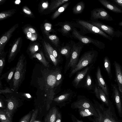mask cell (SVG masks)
I'll list each match as a JSON object with an SVG mask.
<instances>
[{
  "label": "cell",
  "instance_id": "12",
  "mask_svg": "<svg viewBox=\"0 0 122 122\" xmlns=\"http://www.w3.org/2000/svg\"><path fill=\"white\" fill-rule=\"evenodd\" d=\"M113 94L114 102L120 117L122 116V107L120 96L119 91L115 85L112 84Z\"/></svg>",
  "mask_w": 122,
  "mask_h": 122
},
{
  "label": "cell",
  "instance_id": "48",
  "mask_svg": "<svg viewBox=\"0 0 122 122\" xmlns=\"http://www.w3.org/2000/svg\"><path fill=\"white\" fill-rule=\"evenodd\" d=\"M45 28L46 30H49L50 29V28L47 26H46Z\"/></svg>",
  "mask_w": 122,
  "mask_h": 122
},
{
  "label": "cell",
  "instance_id": "40",
  "mask_svg": "<svg viewBox=\"0 0 122 122\" xmlns=\"http://www.w3.org/2000/svg\"><path fill=\"white\" fill-rule=\"evenodd\" d=\"M7 14H5L4 13H2L0 14V19H2L6 17L7 16H8Z\"/></svg>",
  "mask_w": 122,
  "mask_h": 122
},
{
  "label": "cell",
  "instance_id": "46",
  "mask_svg": "<svg viewBox=\"0 0 122 122\" xmlns=\"http://www.w3.org/2000/svg\"><path fill=\"white\" fill-rule=\"evenodd\" d=\"M47 4L45 3H43L42 5V6L44 8L46 7L47 6Z\"/></svg>",
  "mask_w": 122,
  "mask_h": 122
},
{
  "label": "cell",
  "instance_id": "45",
  "mask_svg": "<svg viewBox=\"0 0 122 122\" xmlns=\"http://www.w3.org/2000/svg\"><path fill=\"white\" fill-rule=\"evenodd\" d=\"M0 107H3V102H2V101L0 99Z\"/></svg>",
  "mask_w": 122,
  "mask_h": 122
},
{
  "label": "cell",
  "instance_id": "31",
  "mask_svg": "<svg viewBox=\"0 0 122 122\" xmlns=\"http://www.w3.org/2000/svg\"><path fill=\"white\" fill-rule=\"evenodd\" d=\"M0 119L1 122H12L11 119L4 110H0Z\"/></svg>",
  "mask_w": 122,
  "mask_h": 122
},
{
  "label": "cell",
  "instance_id": "33",
  "mask_svg": "<svg viewBox=\"0 0 122 122\" xmlns=\"http://www.w3.org/2000/svg\"><path fill=\"white\" fill-rule=\"evenodd\" d=\"M57 68L56 79L57 85L58 86L60 85L62 83V77L61 69L60 68Z\"/></svg>",
  "mask_w": 122,
  "mask_h": 122
},
{
  "label": "cell",
  "instance_id": "41",
  "mask_svg": "<svg viewBox=\"0 0 122 122\" xmlns=\"http://www.w3.org/2000/svg\"><path fill=\"white\" fill-rule=\"evenodd\" d=\"M28 30L29 32L32 33H34L36 32L35 30L32 28H29L28 29Z\"/></svg>",
  "mask_w": 122,
  "mask_h": 122
},
{
  "label": "cell",
  "instance_id": "51",
  "mask_svg": "<svg viewBox=\"0 0 122 122\" xmlns=\"http://www.w3.org/2000/svg\"><path fill=\"white\" fill-rule=\"evenodd\" d=\"M118 25L119 26H122V21L120 22L118 24Z\"/></svg>",
  "mask_w": 122,
  "mask_h": 122
},
{
  "label": "cell",
  "instance_id": "49",
  "mask_svg": "<svg viewBox=\"0 0 122 122\" xmlns=\"http://www.w3.org/2000/svg\"><path fill=\"white\" fill-rule=\"evenodd\" d=\"M2 84H1V80H0V89H1V88H2Z\"/></svg>",
  "mask_w": 122,
  "mask_h": 122
},
{
  "label": "cell",
  "instance_id": "27",
  "mask_svg": "<svg viewBox=\"0 0 122 122\" xmlns=\"http://www.w3.org/2000/svg\"><path fill=\"white\" fill-rule=\"evenodd\" d=\"M15 69V66L12 68L8 71L2 75L0 79L1 80L3 78H5L7 82H9L11 79L14 74Z\"/></svg>",
  "mask_w": 122,
  "mask_h": 122
},
{
  "label": "cell",
  "instance_id": "53",
  "mask_svg": "<svg viewBox=\"0 0 122 122\" xmlns=\"http://www.w3.org/2000/svg\"></svg>",
  "mask_w": 122,
  "mask_h": 122
},
{
  "label": "cell",
  "instance_id": "11",
  "mask_svg": "<svg viewBox=\"0 0 122 122\" xmlns=\"http://www.w3.org/2000/svg\"><path fill=\"white\" fill-rule=\"evenodd\" d=\"M7 106L5 110L9 117L12 119V117L15 110L18 107L19 102L16 98L12 96L6 100Z\"/></svg>",
  "mask_w": 122,
  "mask_h": 122
},
{
  "label": "cell",
  "instance_id": "47",
  "mask_svg": "<svg viewBox=\"0 0 122 122\" xmlns=\"http://www.w3.org/2000/svg\"><path fill=\"white\" fill-rule=\"evenodd\" d=\"M20 2V0H17L15 1V3L16 4H19Z\"/></svg>",
  "mask_w": 122,
  "mask_h": 122
},
{
  "label": "cell",
  "instance_id": "22",
  "mask_svg": "<svg viewBox=\"0 0 122 122\" xmlns=\"http://www.w3.org/2000/svg\"><path fill=\"white\" fill-rule=\"evenodd\" d=\"M62 23L60 31L63 36L67 35L70 32L72 31L74 27L71 24L68 22Z\"/></svg>",
  "mask_w": 122,
  "mask_h": 122
},
{
  "label": "cell",
  "instance_id": "30",
  "mask_svg": "<svg viewBox=\"0 0 122 122\" xmlns=\"http://www.w3.org/2000/svg\"><path fill=\"white\" fill-rule=\"evenodd\" d=\"M69 0H56L51 3L50 7L51 10H54L63 4L68 2Z\"/></svg>",
  "mask_w": 122,
  "mask_h": 122
},
{
  "label": "cell",
  "instance_id": "7",
  "mask_svg": "<svg viewBox=\"0 0 122 122\" xmlns=\"http://www.w3.org/2000/svg\"><path fill=\"white\" fill-rule=\"evenodd\" d=\"M72 34L74 38L84 44L91 43L101 49L105 47V44L102 42L81 34L75 27L72 32Z\"/></svg>",
  "mask_w": 122,
  "mask_h": 122
},
{
  "label": "cell",
  "instance_id": "14",
  "mask_svg": "<svg viewBox=\"0 0 122 122\" xmlns=\"http://www.w3.org/2000/svg\"><path fill=\"white\" fill-rule=\"evenodd\" d=\"M94 64L88 66L83 70L79 72L73 81L72 83L75 87H77L79 85L80 81L86 75L92 67Z\"/></svg>",
  "mask_w": 122,
  "mask_h": 122
},
{
  "label": "cell",
  "instance_id": "5",
  "mask_svg": "<svg viewBox=\"0 0 122 122\" xmlns=\"http://www.w3.org/2000/svg\"><path fill=\"white\" fill-rule=\"evenodd\" d=\"M76 22L80 29V31L79 32L82 35L91 33L100 35L110 41H112V37L98 28L85 20H78Z\"/></svg>",
  "mask_w": 122,
  "mask_h": 122
},
{
  "label": "cell",
  "instance_id": "42",
  "mask_svg": "<svg viewBox=\"0 0 122 122\" xmlns=\"http://www.w3.org/2000/svg\"><path fill=\"white\" fill-rule=\"evenodd\" d=\"M23 10L25 13L28 14H30L31 13V12L30 11L28 10L25 9H24Z\"/></svg>",
  "mask_w": 122,
  "mask_h": 122
},
{
  "label": "cell",
  "instance_id": "24",
  "mask_svg": "<svg viewBox=\"0 0 122 122\" xmlns=\"http://www.w3.org/2000/svg\"><path fill=\"white\" fill-rule=\"evenodd\" d=\"M104 66L109 77H112L111 62L109 58L107 56H105L104 59Z\"/></svg>",
  "mask_w": 122,
  "mask_h": 122
},
{
  "label": "cell",
  "instance_id": "2",
  "mask_svg": "<svg viewBox=\"0 0 122 122\" xmlns=\"http://www.w3.org/2000/svg\"><path fill=\"white\" fill-rule=\"evenodd\" d=\"M27 64L25 57L22 54L18 59L13 78V89L15 91H17L25 79Z\"/></svg>",
  "mask_w": 122,
  "mask_h": 122
},
{
  "label": "cell",
  "instance_id": "15",
  "mask_svg": "<svg viewBox=\"0 0 122 122\" xmlns=\"http://www.w3.org/2000/svg\"><path fill=\"white\" fill-rule=\"evenodd\" d=\"M114 65L119 90L122 96V67L119 63L115 61L114 62Z\"/></svg>",
  "mask_w": 122,
  "mask_h": 122
},
{
  "label": "cell",
  "instance_id": "17",
  "mask_svg": "<svg viewBox=\"0 0 122 122\" xmlns=\"http://www.w3.org/2000/svg\"><path fill=\"white\" fill-rule=\"evenodd\" d=\"M73 95V93L71 90L67 91L59 96L54 98L53 100L58 103H63L70 100Z\"/></svg>",
  "mask_w": 122,
  "mask_h": 122
},
{
  "label": "cell",
  "instance_id": "36",
  "mask_svg": "<svg viewBox=\"0 0 122 122\" xmlns=\"http://www.w3.org/2000/svg\"><path fill=\"white\" fill-rule=\"evenodd\" d=\"M38 110L36 109L32 113L30 122H35L37 116Z\"/></svg>",
  "mask_w": 122,
  "mask_h": 122
},
{
  "label": "cell",
  "instance_id": "20",
  "mask_svg": "<svg viewBox=\"0 0 122 122\" xmlns=\"http://www.w3.org/2000/svg\"><path fill=\"white\" fill-rule=\"evenodd\" d=\"M58 111L55 107L50 111L44 119L45 122H55Z\"/></svg>",
  "mask_w": 122,
  "mask_h": 122
},
{
  "label": "cell",
  "instance_id": "26",
  "mask_svg": "<svg viewBox=\"0 0 122 122\" xmlns=\"http://www.w3.org/2000/svg\"><path fill=\"white\" fill-rule=\"evenodd\" d=\"M85 6V4L83 2H80L73 7L72 9V12L74 14H80L83 12Z\"/></svg>",
  "mask_w": 122,
  "mask_h": 122
},
{
  "label": "cell",
  "instance_id": "29",
  "mask_svg": "<svg viewBox=\"0 0 122 122\" xmlns=\"http://www.w3.org/2000/svg\"><path fill=\"white\" fill-rule=\"evenodd\" d=\"M85 86L88 90H91L93 88V81L91 76L89 72L86 76Z\"/></svg>",
  "mask_w": 122,
  "mask_h": 122
},
{
  "label": "cell",
  "instance_id": "52",
  "mask_svg": "<svg viewBox=\"0 0 122 122\" xmlns=\"http://www.w3.org/2000/svg\"><path fill=\"white\" fill-rule=\"evenodd\" d=\"M76 122H83L82 121L80 120L77 119H76Z\"/></svg>",
  "mask_w": 122,
  "mask_h": 122
},
{
  "label": "cell",
  "instance_id": "23",
  "mask_svg": "<svg viewBox=\"0 0 122 122\" xmlns=\"http://www.w3.org/2000/svg\"><path fill=\"white\" fill-rule=\"evenodd\" d=\"M34 58H37L44 66L47 67H49V63L47 61L41 51H40L38 53H36L31 58L32 59Z\"/></svg>",
  "mask_w": 122,
  "mask_h": 122
},
{
  "label": "cell",
  "instance_id": "19",
  "mask_svg": "<svg viewBox=\"0 0 122 122\" xmlns=\"http://www.w3.org/2000/svg\"><path fill=\"white\" fill-rule=\"evenodd\" d=\"M73 42L71 41V43H67L65 46L59 48L58 51L59 54L65 56L66 59L70 58L71 54Z\"/></svg>",
  "mask_w": 122,
  "mask_h": 122
},
{
  "label": "cell",
  "instance_id": "28",
  "mask_svg": "<svg viewBox=\"0 0 122 122\" xmlns=\"http://www.w3.org/2000/svg\"><path fill=\"white\" fill-rule=\"evenodd\" d=\"M70 3L71 2H70L66 3L59 7L52 15V19H55L59 16L66 10L70 5Z\"/></svg>",
  "mask_w": 122,
  "mask_h": 122
},
{
  "label": "cell",
  "instance_id": "25",
  "mask_svg": "<svg viewBox=\"0 0 122 122\" xmlns=\"http://www.w3.org/2000/svg\"><path fill=\"white\" fill-rule=\"evenodd\" d=\"M45 48L56 59L60 60L61 55L58 52L55 50L48 43H46L45 42Z\"/></svg>",
  "mask_w": 122,
  "mask_h": 122
},
{
  "label": "cell",
  "instance_id": "38",
  "mask_svg": "<svg viewBox=\"0 0 122 122\" xmlns=\"http://www.w3.org/2000/svg\"><path fill=\"white\" fill-rule=\"evenodd\" d=\"M61 113L58 111L55 122H61Z\"/></svg>",
  "mask_w": 122,
  "mask_h": 122
},
{
  "label": "cell",
  "instance_id": "6",
  "mask_svg": "<svg viewBox=\"0 0 122 122\" xmlns=\"http://www.w3.org/2000/svg\"><path fill=\"white\" fill-rule=\"evenodd\" d=\"M73 42L69 61L65 67V73L70 68L71 71L76 65L81 52L84 45L81 42L76 44Z\"/></svg>",
  "mask_w": 122,
  "mask_h": 122
},
{
  "label": "cell",
  "instance_id": "4",
  "mask_svg": "<svg viewBox=\"0 0 122 122\" xmlns=\"http://www.w3.org/2000/svg\"><path fill=\"white\" fill-rule=\"evenodd\" d=\"M95 109L98 113L97 117L93 116L92 122H118L114 118L110 107L105 108L103 105L93 100Z\"/></svg>",
  "mask_w": 122,
  "mask_h": 122
},
{
  "label": "cell",
  "instance_id": "50",
  "mask_svg": "<svg viewBox=\"0 0 122 122\" xmlns=\"http://www.w3.org/2000/svg\"><path fill=\"white\" fill-rule=\"evenodd\" d=\"M25 94L26 96H27L28 98L30 97L31 96L29 94Z\"/></svg>",
  "mask_w": 122,
  "mask_h": 122
},
{
  "label": "cell",
  "instance_id": "1",
  "mask_svg": "<svg viewBox=\"0 0 122 122\" xmlns=\"http://www.w3.org/2000/svg\"><path fill=\"white\" fill-rule=\"evenodd\" d=\"M57 68L54 70H49L47 68L41 72L42 75V80L44 82V91L46 97V109H49L55 94V90L57 86L56 79Z\"/></svg>",
  "mask_w": 122,
  "mask_h": 122
},
{
  "label": "cell",
  "instance_id": "39",
  "mask_svg": "<svg viewBox=\"0 0 122 122\" xmlns=\"http://www.w3.org/2000/svg\"><path fill=\"white\" fill-rule=\"evenodd\" d=\"M112 1L122 8V0H112Z\"/></svg>",
  "mask_w": 122,
  "mask_h": 122
},
{
  "label": "cell",
  "instance_id": "16",
  "mask_svg": "<svg viewBox=\"0 0 122 122\" xmlns=\"http://www.w3.org/2000/svg\"><path fill=\"white\" fill-rule=\"evenodd\" d=\"M94 91L96 97L107 106H109V101L105 93L99 87L95 86Z\"/></svg>",
  "mask_w": 122,
  "mask_h": 122
},
{
  "label": "cell",
  "instance_id": "8",
  "mask_svg": "<svg viewBox=\"0 0 122 122\" xmlns=\"http://www.w3.org/2000/svg\"><path fill=\"white\" fill-rule=\"evenodd\" d=\"M91 18L93 21L98 22V19L111 21L113 18L110 16L108 12L102 8H97L92 10L91 12Z\"/></svg>",
  "mask_w": 122,
  "mask_h": 122
},
{
  "label": "cell",
  "instance_id": "3",
  "mask_svg": "<svg viewBox=\"0 0 122 122\" xmlns=\"http://www.w3.org/2000/svg\"><path fill=\"white\" fill-rule=\"evenodd\" d=\"M98 53L95 50H91L84 53L79 59L75 67L71 71L69 76L71 77L78 71L88 65L94 64L96 61Z\"/></svg>",
  "mask_w": 122,
  "mask_h": 122
},
{
  "label": "cell",
  "instance_id": "43",
  "mask_svg": "<svg viewBox=\"0 0 122 122\" xmlns=\"http://www.w3.org/2000/svg\"><path fill=\"white\" fill-rule=\"evenodd\" d=\"M31 33L29 32H28L27 33V36L29 38H31Z\"/></svg>",
  "mask_w": 122,
  "mask_h": 122
},
{
  "label": "cell",
  "instance_id": "32",
  "mask_svg": "<svg viewBox=\"0 0 122 122\" xmlns=\"http://www.w3.org/2000/svg\"><path fill=\"white\" fill-rule=\"evenodd\" d=\"M7 52H4L0 55V76L5 65L6 57Z\"/></svg>",
  "mask_w": 122,
  "mask_h": 122
},
{
  "label": "cell",
  "instance_id": "37",
  "mask_svg": "<svg viewBox=\"0 0 122 122\" xmlns=\"http://www.w3.org/2000/svg\"><path fill=\"white\" fill-rule=\"evenodd\" d=\"M12 92L11 90L8 87H6L5 89H0V94L2 93H11Z\"/></svg>",
  "mask_w": 122,
  "mask_h": 122
},
{
  "label": "cell",
  "instance_id": "21",
  "mask_svg": "<svg viewBox=\"0 0 122 122\" xmlns=\"http://www.w3.org/2000/svg\"><path fill=\"white\" fill-rule=\"evenodd\" d=\"M80 114L83 117L91 116L97 117L98 113L95 109L89 108H81L78 109Z\"/></svg>",
  "mask_w": 122,
  "mask_h": 122
},
{
  "label": "cell",
  "instance_id": "13",
  "mask_svg": "<svg viewBox=\"0 0 122 122\" xmlns=\"http://www.w3.org/2000/svg\"><path fill=\"white\" fill-rule=\"evenodd\" d=\"M96 76L99 87L103 90L107 96L108 97L109 93L108 87L102 75L99 66H98L97 68L96 73Z\"/></svg>",
  "mask_w": 122,
  "mask_h": 122
},
{
  "label": "cell",
  "instance_id": "18",
  "mask_svg": "<svg viewBox=\"0 0 122 122\" xmlns=\"http://www.w3.org/2000/svg\"><path fill=\"white\" fill-rule=\"evenodd\" d=\"M99 2L107 9L117 13H122V10L107 0H98Z\"/></svg>",
  "mask_w": 122,
  "mask_h": 122
},
{
  "label": "cell",
  "instance_id": "10",
  "mask_svg": "<svg viewBox=\"0 0 122 122\" xmlns=\"http://www.w3.org/2000/svg\"><path fill=\"white\" fill-rule=\"evenodd\" d=\"M71 107L73 109H95L94 104L85 97L82 96H78L77 100L71 104Z\"/></svg>",
  "mask_w": 122,
  "mask_h": 122
},
{
  "label": "cell",
  "instance_id": "35",
  "mask_svg": "<svg viewBox=\"0 0 122 122\" xmlns=\"http://www.w3.org/2000/svg\"><path fill=\"white\" fill-rule=\"evenodd\" d=\"M31 116V113H29L23 117L19 122H30Z\"/></svg>",
  "mask_w": 122,
  "mask_h": 122
},
{
  "label": "cell",
  "instance_id": "34",
  "mask_svg": "<svg viewBox=\"0 0 122 122\" xmlns=\"http://www.w3.org/2000/svg\"><path fill=\"white\" fill-rule=\"evenodd\" d=\"M49 39L56 47L59 46V39L58 37L55 35H51L49 36Z\"/></svg>",
  "mask_w": 122,
  "mask_h": 122
},
{
  "label": "cell",
  "instance_id": "9",
  "mask_svg": "<svg viewBox=\"0 0 122 122\" xmlns=\"http://www.w3.org/2000/svg\"><path fill=\"white\" fill-rule=\"evenodd\" d=\"M90 23L104 32H105L112 37H119L122 35V32L118 30H116L111 26L99 22L93 21Z\"/></svg>",
  "mask_w": 122,
  "mask_h": 122
},
{
  "label": "cell",
  "instance_id": "44",
  "mask_svg": "<svg viewBox=\"0 0 122 122\" xmlns=\"http://www.w3.org/2000/svg\"><path fill=\"white\" fill-rule=\"evenodd\" d=\"M35 51L36 52L38 50V47L37 45H35L34 47Z\"/></svg>",
  "mask_w": 122,
  "mask_h": 122
}]
</instances>
